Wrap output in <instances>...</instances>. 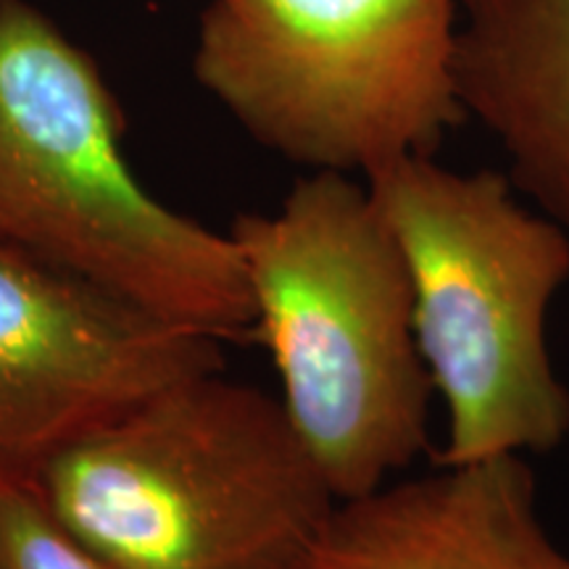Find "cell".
<instances>
[{
  "label": "cell",
  "instance_id": "8992f818",
  "mask_svg": "<svg viewBox=\"0 0 569 569\" xmlns=\"http://www.w3.org/2000/svg\"><path fill=\"white\" fill-rule=\"evenodd\" d=\"M219 367L217 340L0 234V475H32L142 396Z\"/></svg>",
  "mask_w": 569,
  "mask_h": 569
},
{
  "label": "cell",
  "instance_id": "30bf717a",
  "mask_svg": "<svg viewBox=\"0 0 569 569\" xmlns=\"http://www.w3.org/2000/svg\"><path fill=\"white\" fill-rule=\"evenodd\" d=\"M0 569H3V567H0Z\"/></svg>",
  "mask_w": 569,
  "mask_h": 569
},
{
  "label": "cell",
  "instance_id": "5b68a950",
  "mask_svg": "<svg viewBox=\"0 0 569 569\" xmlns=\"http://www.w3.org/2000/svg\"><path fill=\"white\" fill-rule=\"evenodd\" d=\"M461 0H211L196 77L269 151L372 174L461 122Z\"/></svg>",
  "mask_w": 569,
  "mask_h": 569
},
{
  "label": "cell",
  "instance_id": "7a4b0ae2",
  "mask_svg": "<svg viewBox=\"0 0 569 569\" xmlns=\"http://www.w3.org/2000/svg\"><path fill=\"white\" fill-rule=\"evenodd\" d=\"M30 478L122 569H288L338 507L282 403L222 367L142 396Z\"/></svg>",
  "mask_w": 569,
  "mask_h": 569
},
{
  "label": "cell",
  "instance_id": "6da1fadb",
  "mask_svg": "<svg viewBox=\"0 0 569 569\" xmlns=\"http://www.w3.org/2000/svg\"><path fill=\"white\" fill-rule=\"evenodd\" d=\"M256 306L253 340L282 409L338 501L388 486L427 451L432 380L396 234L367 184L317 172L274 213L232 224Z\"/></svg>",
  "mask_w": 569,
  "mask_h": 569
},
{
  "label": "cell",
  "instance_id": "3957f363",
  "mask_svg": "<svg viewBox=\"0 0 569 569\" xmlns=\"http://www.w3.org/2000/svg\"><path fill=\"white\" fill-rule=\"evenodd\" d=\"M96 63L24 0H0V234L163 322L253 338L243 256L127 167Z\"/></svg>",
  "mask_w": 569,
  "mask_h": 569
},
{
  "label": "cell",
  "instance_id": "9c48e42d",
  "mask_svg": "<svg viewBox=\"0 0 569 569\" xmlns=\"http://www.w3.org/2000/svg\"><path fill=\"white\" fill-rule=\"evenodd\" d=\"M0 567L122 569L63 528L30 475H0Z\"/></svg>",
  "mask_w": 569,
  "mask_h": 569
},
{
  "label": "cell",
  "instance_id": "52a82bcc",
  "mask_svg": "<svg viewBox=\"0 0 569 569\" xmlns=\"http://www.w3.org/2000/svg\"><path fill=\"white\" fill-rule=\"evenodd\" d=\"M288 569H569L519 457L440 467L338 501Z\"/></svg>",
  "mask_w": 569,
  "mask_h": 569
},
{
  "label": "cell",
  "instance_id": "277c9868",
  "mask_svg": "<svg viewBox=\"0 0 569 569\" xmlns=\"http://www.w3.org/2000/svg\"><path fill=\"white\" fill-rule=\"evenodd\" d=\"M415 298V336L448 436L440 467L546 453L569 436V390L549 353V311L569 280V238L507 177L403 156L367 174Z\"/></svg>",
  "mask_w": 569,
  "mask_h": 569
},
{
  "label": "cell",
  "instance_id": "ba28073f",
  "mask_svg": "<svg viewBox=\"0 0 569 569\" xmlns=\"http://www.w3.org/2000/svg\"><path fill=\"white\" fill-rule=\"evenodd\" d=\"M457 92L519 188L569 227V0H461Z\"/></svg>",
  "mask_w": 569,
  "mask_h": 569
}]
</instances>
